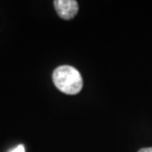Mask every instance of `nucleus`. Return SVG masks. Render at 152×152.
Wrapping results in <instances>:
<instances>
[{
  "mask_svg": "<svg viewBox=\"0 0 152 152\" xmlns=\"http://www.w3.org/2000/svg\"><path fill=\"white\" fill-rule=\"evenodd\" d=\"M138 152H152V147H148V148H142Z\"/></svg>",
  "mask_w": 152,
  "mask_h": 152,
  "instance_id": "4",
  "label": "nucleus"
},
{
  "mask_svg": "<svg viewBox=\"0 0 152 152\" xmlns=\"http://www.w3.org/2000/svg\"><path fill=\"white\" fill-rule=\"evenodd\" d=\"M10 152H25V147H24V145L20 144V145H18L16 148H14L13 150H11Z\"/></svg>",
  "mask_w": 152,
  "mask_h": 152,
  "instance_id": "3",
  "label": "nucleus"
},
{
  "mask_svg": "<svg viewBox=\"0 0 152 152\" xmlns=\"http://www.w3.org/2000/svg\"><path fill=\"white\" fill-rule=\"evenodd\" d=\"M53 4L58 16L64 20L72 19L78 12V3L75 0H56Z\"/></svg>",
  "mask_w": 152,
  "mask_h": 152,
  "instance_id": "2",
  "label": "nucleus"
},
{
  "mask_svg": "<svg viewBox=\"0 0 152 152\" xmlns=\"http://www.w3.org/2000/svg\"><path fill=\"white\" fill-rule=\"evenodd\" d=\"M53 81L56 87L62 93L75 95L83 87V79L76 68L69 65H61L53 73Z\"/></svg>",
  "mask_w": 152,
  "mask_h": 152,
  "instance_id": "1",
  "label": "nucleus"
}]
</instances>
